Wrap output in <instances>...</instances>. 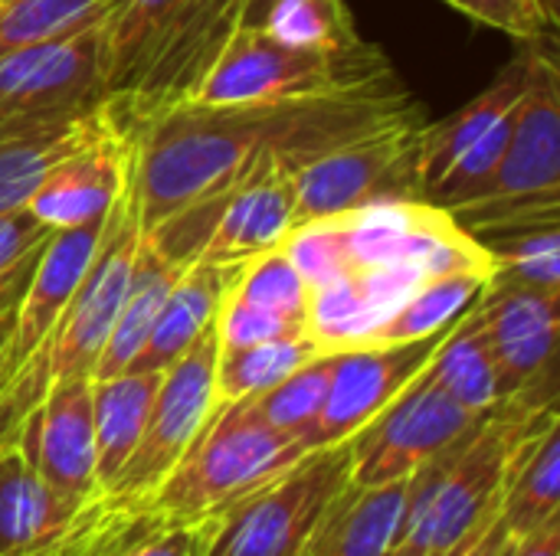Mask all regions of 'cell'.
Segmentation results:
<instances>
[{
    "label": "cell",
    "mask_w": 560,
    "mask_h": 556,
    "mask_svg": "<svg viewBox=\"0 0 560 556\" xmlns=\"http://www.w3.org/2000/svg\"><path fill=\"white\" fill-rule=\"evenodd\" d=\"M420 105L397 75L381 82L256 105H180L135 131L141 226L223 190L256 157L272 154L292 170L328 147L368 134Z\"/></svg>",
    "instance_id": "cell-1"
},
{
    "label": "cell",
    "mask_w": 560,
    "mask_h": 556,
    "mask_svg": "<svg viewBox=\"0 0 560 556\" xmlns=\"http://www.w3.org/2000/svg\"><path fill=\"white\" fill-rule=\"evenodd\" d=\"M558 403L502 400L472 429L410 475L404 521L387 556H430L453 547L502 508L505 469L515 446Z\"/></svg>",
    "instance_id": "cell-2"
},
{
    "label": "cell",
    "mask_w": 560,
    "mask_h": 556,
    "mask_svg": "<svg viewBox=\"0 0 560 556\" xmlns=\"http://www.w3.org/2000/svg\"><path fill=\"white\" fill-rule=\"evenodd\" d=\"M305 452L312 449L262 423L249 400L217 403L207 426L148 501L164 514L167 528L217 521L243 495L289 469Z\"/></svg>",
    "instance_id": "cell-3"
},
{
    "label": "cell",
    "mask_w": 560,
    "mask_h": 556,
    "mask_svg": "<svg viewBox=\"0 0 560 556\" xmlns=\"http://www.w3.org/2000/svg\"><path fill=\"white\" fill-rule=\"evenodd\" d=\"M295 226V174L285 161L262 154L223 190L144 229V239L161 256L184 265H246L272 249H282Z\"/></svg>",
    "instance_id": "cell-4"
},
{
    "label": "cell",
    "mask_w": 560,
    "mask_h": 556,
    "mask_svg": "<svg viewBox=\"0 0 560 556\" xmlns=\"http://www.w3.org/2000/svg\"><path fill=\"white\" fill-rule=\"evenodd\" d=\"M472 236L560 216V72L551 49H528V88L489 180L446 210Z\"/></svg>",
    "instance_id": "cell-5"
},
{
    "label": "cell",
    "mask_w": 560,
    "mask_h": 556,
    "mask_svg": "<svg viewBox=\"0 0 560 556\" xmlns=\"http://www.w3.org/2000/svg\"><path fill=\"white\" fill-rule=\"evenodd\" d=\"M394 75L381 46L358 39L351 46H289L262 26H240L187 105L226 108L256 102H285L305 95L348 92Z\"/></svg>",
    "instance_id": "cell-6"
},
{
    "label": "cell",
    "mask_w": 560,
    "mask_h": 556,
    "mask_svg": "<svg viewBox=\"0 0 560 556\" xmlns=\"http://www.w3.org/2000/svg\"><path fill=\"white\" fill-rule=\"evenodd\" d=\"M345 485H351L348 442L305 452L217 518L203 556H302Z\"/></svg>",
    "instance_id": "cell-7"
},
{
    "label": "cell",
    "mask_w": 560,
    "mask_h": 556,
    "mask_svg": "<svg viewBox=\"0 0 560 556\" xmlns=\"http://www.w3.org/2000/svg\"><path fill=\"white\" fill-rule=\"evenodd\" d=\"M423 111L417 108L299 164L292 170L299 193V223L338 216L384 200H423Z\"/></svg>",
    "instance_id": "cell-8"
},
{
    "label": "cell",
    "mask_w": 560,
    "mask_h": 556,
    "mask_svg": "<svg viewBox=\"0 0 560 556\" xmlns=\"http://www.w3.org/2000/svg\"><path fill=\"white\" fill-rule=\"evenodd\" d=\"M217 357L220 338L217 321L161 374V387L154 393L144 433L115 475V482L102 492L121 501L148 498L171 469L184 459L197 433L217 410Z\"/></svg>",
    "instance_id": "cell-9"
},
{
    "label": "cell",
    "mask_w": 560,
    "mask_h": 556,
    "mask_svg": "<svg viewBox=\"0 0 560 556\" xmlns=\"http://www.w3.org/2000/svg\"><path fill=\"white\" fill-rule=\"evenodd\" d=\"M482 416L463 410L423 370L390 406H384L368 426H361L348 439L351 482L387 485L410 478L466 429H472Z\"/></svg>",
    "instance_id": "cell-10"
},
{
    "label": "cell",
    "mask_w": 560,
    "mask_h": 556,
    "mask_svg": "<svg viewBox=\"0 0 560 556\" xmlns=\"http://www.w3.org/2000/svg\"><path fill=\"white\" fill-rule=\"evenodd\" d=\"M105 102V23L0 56V131Z\"/></svg>",
    "instance_id": "cell-11"
},
{
    "label": "cell",
    "mask_w": 560,
    "mask_h": 556,
    "mask_svg": "<svg viewBox=\"0 0 560 556\" xmlns=\"http://www.w3.org/2000/svg\"><path fill=\"white\" fill-rule=\"evenodd\" d=\"M558 292L499 282H489L479 295L502 400L558 403Z\"/></svg>",
    "instance_id": "cell-12"
},
{
    "label": "cell",
    "mask_w": 560,
    "mask_h": 556,
    "mask_svg": "<svg viewBox=\"0 0 560 556\" xmlns=\"http://www.w3.org/2000/svg\"><path fill=\"white\" fill-rule=\"evenodd\" d=\"M450 328L440 334L420 338V341L364 344V347L335 354L328 397H325L322 416L308 436V449L348 442L384 406H390L430 367V360H433L436 347L443 344V338L450 334Z\"/></svg>",
    "instance_id": "cell-13"
},
{
    "label": "cell",
    "mask_w": 560,
    "mask_h": 556,
    "mask_svg": "<svg viewBox=\"0 0 560 556\" xmlns=\"http://www.w3.org/2000/svg\"><path fill=\"white\" fill-rule=\"evenodd\" d=\"M16 449L36 475L69 501L98 495L95 482V426H92V377L56 380L39 406L26 416Z\"/></svg>",
    "instance_id": "cell-14"
},
{
    "label": "cell",
    "mask_w": 560,
    "mask_h": 556,
    "mask_svg": "<svg viewBox=\"0 0 560 556\" xmlns=\"http://www.w3.org/2000/svg\"><path fill=\"white\" fill-rule=\"evenodd\" d=\"M131 167L135 131L115 121L95 141L52 164L43 174L39 187L30 193L23 210L33 213L49 229H69L102 220L115 197L125 190Z\"/></svg>",
    "instance_id": "cell-15"
},
{
    "label": "cell",
    "mask_w": 560,
    "mask_h": 556,
    "mask_svg": "<svg viewBox=\"0 0 560 556\" xmlns=\"http://www.w3.org/2000/svg\"><path fill=\"white\" fill-rule=\"evenodd\" d=\"M102 220L69 226V229H52L43 249L33 259L30 279L16 298L13 308V338H10V354H7V377L49 338L52 324L66 311L69 298L75 295L98 236H102Z\"/></svg>",
    "instance_id": "cell-16"
},
{
    "label": "cell",
    "mask_w": 560,
    "mask_h": 556,
    "mask_svg": "<svg viewBox=\"0 0 560 556\" xmlns=\"http://www.w3.org/2000/svg\"><path fill=\"white\" fill-rule=\"evenodd\" d=\"M118 121L112 102L36 118L0 131V213L26 206L43 174Z\"/></svg>",
    "instance_id": "cell-17"
},
{
    "label": "cell",
    "mask_w": 560,
    "mask_h": 556,
    "mask_svg": "<svg viewBox=\"0 0 560 556\" xmlns=\"http://www.w3.org/2000/svg\"><path fill=\"white\" fill-rule=\"evenodd\" d=\"M410 478L387 485H345L325 508L302 556H387L394 551Z\"/></svg>",
    "instance_id": "cell-18"
},
{
    "label": "cell",
    "mask_w": 560,
    "mask_h": 556,
    "mask_svg": "<svg viewBox=\"0 0 560 556\" xmlns=\"http://www.w3.org/2000/svg\"><path fill=\"white\" fill-rule=\"evenodd\" d=\"M243 265L190 262L174 282L141 354L128 370H167L213 321Z\"/></svg>",
    "instance_id": "cell-19"
},
{
    "label": "cell",
    "mask_w": 560,
    "mask_h": 556,
    "mask_svg": "<svg viewBox=\"0 0 560 556\" xmlns=\"http://www.w3.org/2000/svg\"><path fill=\"white\" fill-rule=\"evenodd\" d=\"M82 505L56 495L16 446L0 449V556H39Z\"/></svg>",
    "instance_id": "cell-20"
},
{
    "label": "cell",
    "mask_w": 560,
    "mask_h": 556,
    "mask_svg": "<svg viewBox=\"0 0 560 556\" xmlns=\"http://www.w3.org/2000/svg\"><path fill=\"white\" fill-rule=\"evenodd\" d=\"M528 88V49L499 72V79L472 98L459 115H450L436 125H423L420 141V193L427 197L433 184L492 128L515 115L522 95Z\"/></svg>",
    "instance_id": "cell-21"
},
{
    "label": "cell",
    "mask_w": 560,
    "mask_h": 556,
    "mask_svg": "<svg viewBox=\"0 0 560 556\" xmlns=\"http://www.w3.org/2000/svg\"><path fill=\"white\" fill-rule=\"evenodd\" d=\"M560 419L551 410L512 452L502 485V521L518 541L560 514Z\"/></svg>",
    "instance_id": "cell-22"
},
{
    "label": "cell",
    "mask_w": 560,
    "mask_h": 556,
    "mask_svg": "<svg viewBox=\"0 0 560 556\" xmlns=\"http://www.w3.org/2000/svg\"><path fill=\"white\" fill-rule=\"evenodd\" d=\"M164 370H121L92 380V426H95V482L105 492L128 456L135 452Z\"/></svg>",
    "instance_id": "cell-23"
},
{
    "label": "cell",
    "mask_w": 560,
    "mask_h": 556,
    "mask_svg": "<svg viewBox=\"0 0 560 556\" xmlns=\"http://www.w3.org/2000/svg\"><path fill=\"white\" fill-rule=\"evenodd\" d=\"M187 265L174 262L167 256H161L148 239H141L138 256H135V269H131V282L125 292V301L118 308V318L112 324V334L102 347V357L95 364L92 380H105L115 377L121 370H128L135 364V357L141 354L174 282L180 279Z\"/></svg>",
    "instance_id": "cell-24"
},
{
    "label": "cell",
    "mask_w": 560,
    "mask_h": 556,
    "mask_svg": "<svg viewBox=\"0 0 560 556\" xmlns=\"http://www.w3.org/2000/svg\"><path fill=\"white\" fill-rule=\"evenodd\" d=\"M161 531H167V521L148 498L121 501L98 492L39 556H128Z\"/></svg>",
    "instance_id": "cell-25"
},
{
    "label": "cell",
    "mask_w": 560,
    "mask_h": 556,
    "mask_svg": "<svg viewBox=\"0 0 560 556\" xmlns=\"http://www.w3.org/2000/svg\"><path fill=\"white\" fill-rule=\"evenodd\" d=\"M427 377L446 393L453 397L463 410L482 416L492 406L502 403V390H499V370L482 331V315H479V298L472 301V308L450 328V334L443 338V344L436 347Z\"/></svg>",
    "instance_id": "cell-26"
},
{
    "label": "cell",
    "mask_w": 560,
    "mask_h": 556,
    "mask_svg": "<svg viewBox=\"0 0 560 556\" xmlns=\"http://www.w3.org/2000/svg\"><path fill=\"white\" fill-rule=\"evenodd\" d=\"M486 285L489 279L476 272H453V275L430 279L374 331L368 344H404V341L440 334L472 308V301L486 292Z\"/></svg>",
    "instance_id": "cell-27"
},
{
    "label": "cell",
    "mask_w": 560,
    "mask_h": 556,
    "mask_svg": "<svg viewBox=\"0 0 560 556\" xmlns=\"http://www.w3.org/2000/svg\"><path fill=\"white\" fill-rule=\"evenodd\" d=\"M318 354H325V351L308 338V331L276 338V341H262V344H249V347L220 351V357H217V400L233 403V400L259 397Z\"/></svg>",
    "instance_id": "cell-28"
},
{
    "label": "cell",
    "mask_w": 560,
    "mask_h": 556,
    "mask_svg": "<svg viewBox=\"0 0 560 556\" xmlns=\"http://www.w3.org/2000/svg\"><path fill=\"white\" fill-rule=\"evenodd\" d=\"M479 239L495 256V279L492 282L532 288V292H558L560 295L558 220L489 229V233H479Z\"/></svg>",
    "instance_id": "cell-29"
},
{
    "label": "cell",
    "mask_w": 560,
    "mask_h": 556,
    "mask_svg": "<svg viewBox=\"0 0 560 556\" xmlns=\"http://www.w3.org/2000/svg\"><path fill=\"white\" fill-rule=\"evenodd\" d=\"M118 0H0V56L108 23Z\"/></svg>",
    "instance_id": "cell-30"
},
{
    "label": "cell",
    "mask_w": 560,
    "mask_h": 556,
    "mask_svg": "<svg viewBox=\"0 0 560 556\" xmlns=\"http://www.w3.org/2000/svg\"><path fill=\"white\" fill-rule=\"evenodd\" d=\"M331 370H335V354H318L308 364H302L295 374H289L285 380L269 387L266 393L246 397V400L253 403V410L259 413L262 423L299 439L308 449V436H312V429L322 416L325 397H328Z\"/></svg>",
    "instance_id": "cell-31"
},
{
    "label": "cell",
    "mask_w": 560,
    "mask_h": 556,
    "mask_svg": "<svg viewBox=\"0 0 560 556\" xmlns=\"http://www.w3.org/2000/svg\"><path fill=\"white\" fill-rule=\"evenodd\" d=\"M259 26L289 46L338 49L361 39L345 0H272Z\"/></svg>",
    "instance_id": "cell-32"
},
{
    "label": "cell",
    "mask_w": 560,
    "mask_h": 556,
    "mask_svg": "<svg viewBox=\"0 0 560 556\" xmlns=\"http://www.w3.org/2000/svg\"><path fill=\"white\" fill-rule=\"evenodd\" d=\"M233 295L295 324V328H305V321H308L312 288L305 285V279L299 275V269L289 262V256L282 249H272V252L246 262L233 285Z\"/></svg>",
    "instance_id": "cell-33"
},
{
    "label": "cell",
    "mask_w": 560,
    "mask_h": 556,
    "mask_svg": "<svg viewBox=\"0 0 560 556\" xmlns=\"http://www.w3.org/2000/svg\"><path fill=\"white\" fill-rule=\"evenodd\" d=\"M187 0H118L105 23V98L128 75L148 39Z\"/></svg>",
    "instance_id": "cell-34"
},
{
    "label": "cell",
    "mask_w": 560,
    "mask_h": 556,
    "mask_svg": "<svg viewBox=\"0 0 560 556\" xmlns=\"http://www.w3.org/2000/svg\"><path fill=\"white\" fill-rule=\"evenodd\" d=\"M282 252L289 256V262L299 269V275L305 279V285L325 288L351 272H358L351 249H348V236L338 216H325V220H305L299 223L289 239L282 242Z\"/></svg>",
    "instance_id": "cell-35"
},
{
    "label": "cell",
    "mask_w": 560,
    "mask_h": 556,
    "mask_svg": "<svg viewBox=\"0 0 560 556\" xmlns=\"http://www.w3.org/2000/svg\"><path fill=\"white\" fill-rule=\"evenodd\" d=\"M443 3H450L453 10L466 13L469 20L482 26H492L525 43H535L551 29L545 16L538 13L535 0H443Z\"/></svg>",
    "instance_id": "cell-36"
},
{
    "label": "cell",
    "mask_w": 560,
    "mask_h": 556,
    "mask_svg": "<svg viewBox=\"0 0 560 556\" xmlns=\"http://www.w3.org/2000/svg\"><path fill=\"white\" fill-rule=\"evenodd\" d=\"M49 233L52 229L43 226L23 206L10 210V213H0V279L10 275L26 259H33L43 249V242L49 239Z\"/></svg>",
    "instance_id": "cell-37"
},
{
    "label": "cell",
    "mask_w": 560,
    "mask_h": 556,
    "mask_svg": "<svg viewBox=\"0 0 560 556\" xmlns=\"http://www.w3.org/2000/svg\"><path fill=\"white\" fill-rule=\"evenodd\" d=\"M217 521H200V524H187V528H167L161 534H154L151 541H144L138 551L128 556H203L210 547Z\"/></svg>",
    "instance_id": "cell-38"
},
{
    "label": "cell",
    "mask_w": 560,
    "mask_h": 556,
    "mask_svg": "<svg viewBox=\"0 0 560 556\" xmlns=\"http://www.w3.org/2000/svg\"><path fill=\"white\" fill-rule=\"evenodd\" d=\"M512 534H509V528H505V521H502V514H495L489 524H482V528H476L472 534H466L463 541H456L453 547H446V551H436V554L430 556H492L505 541H509Z\"/></svg>",
    "instance_id": "cell-39"
},
{
    "label": "cell",
    "mask_w": 560,
    "mask_h": 556,
    "mask_svg": "<svg viewBox=\"0 0 560 556\" xmlns=\"http://www.w3.org/2000/svg\"><path fill=\"white\" fill-rule=\"evenodd\" d=\"M512 556H560V514L515 541Z\"/></svg>",
    "instance_id": "cell-40"
},
{
    "label": "cell",
    "mask_w": 560,
    "mask_h": 556,
    "mask_svg": "<svg viewBox=\"0 0 560 556\" xmlns=\"http://www.w3.org/2000/svg\"><path fill=\"white\" fill-rule=\"evenodd\" d=\"M16 298H10L0 308V387L7 380V354H10V338H13V308H16Z\"/></svg>",
    "instance_id": "cell-41"
},
{
    "label": "cell",
    "mask_w": 560,
    "mask_h": 556,
    "mask_svg": "<svg viewBox=\"0 0 560 556\" xmlns=\"http://www.w3.org/2000/svg\"><path fill=\"white\" fill-rule=\"evenodd\" d=\"M33 259H36V256H33ZM33 259H26L23 265H16L10 275L0 279V308H3L10 298H16V295L23 292V285H26V279H30V269H33Z\"/></svg>",
    "instance_id": "cell-42"
},
{
    "label": "cell",
    "mask_w": 560,
    "mask_h": 556,
    "mask_svg": "<svg viewBox=\"0 0 560 556\" xmlns=\"http://www.w3.org/2000/svg\"><path fill=\"white\" fill-rule=\"evenodd\" d=\"M269 7H272V0H246V16H243V23H246V26H259Z\"/></svg>",
    "instance_id": "cell-43"
},
{
    "label": "cell",
    "mask_w": 560,
    "mask_h": 556,
    "mask_svg": "<svg viewBox=\"0 0 560 556\" xmlns=\"http://www.w3.org/2000/svg\"><path fill=\"white\" fill-rule=\"evenodd\" d=\"M560 0H535V7H538V13L545 16V23L555 29L558 26V16H560Z\"/></svg>",
    "instance_id": "cell-44"
},
{
    "label": "cell",
    "mask_w": 560,
    "mask_h": 556,
    "mask_svg": "<svg viewBox=\"0 0 560 556\" xmlns=\"http://www.w3.org/2000/svg\"><path fill=\"white\" fill-rule=\"evenodd\" d=\"M512 551H515V537H509V541H505V544H502V547H499L492 556H512Z\"/></svg>",
    "instance_id": "cell-45"
}]
</instances>
